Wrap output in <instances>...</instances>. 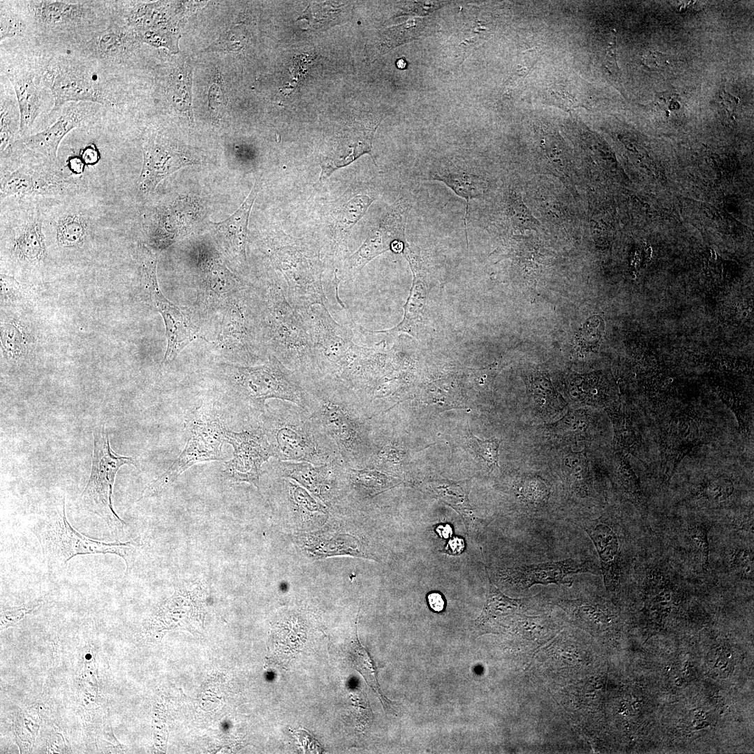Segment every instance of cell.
Returning <instances> with one entry per match:
<instances>
[{
	"mask_svg": "<svg viewBox=\"0 0 754 754\" xmlns=\"http://www.w3.org/2000/svg\"><path fill=\"white\" fill-rule=\"evenodd\" d=\"M55 163L47 161L38 165L23 164L1 173V201L9 197L62 194L75 188L69 177L52 166Z\"/></svg>",
	"mask_w": 754,
	"mask_h": 754,
	"instance_id": "obj_13",
	"label": "cell"
},
{
	"mask_svg": "<svg viewBox=\"0 0 754 754\" xmlns=\"http://www.w3.org/2000/svg\"><path fill=\"white\" fill-rule=\"evenodd\" d=\"M411 205L400 200L374 228L358 249L344 262L340 281H353L362 268L378 256L391 251L401 253L407 245L405 230Z\"/></svg>",
	"mask_w": 754,
	"mask_h": 754,
	"instance_id": "obj_10",
	"label": "cell"
},
{
	"mask_svg": "<svg viewBox=\"0 0 754 754\" xmlns=\"http://www.w3.org/2000/svg\"><path fill=\"white\" fill-rule=\"evenodd\" d=\"M6 75L17 101L20 113L19 135L23 137L42 112L46 87L37 61L27 66H11L7 70Z\"/></svg>",
	"mask_w": 754,
	"mask_h": 754,
	"instance_id": "obj_18",
	"label": "cell"
},
{
	"mask_svg": "<svg viewBox=\"0 0 754 754\" xmlns=\"http://www.w3.org/2000/svg\"><path fill=\"white\" fill-rule=\"evenodd\" d=\"M374 200L369 195L361 194L348 201L341 211L339 219L340 224L344 228L343 230L350 229L363 216Z\"/></svg>",
	"mask_w": 754,
	"mask_h": 754,
	"instance_id": "obj_33",
	"label": "cell"
},
{
	"mask_svg": "<svg viewBox=\"0 0 754 754\" xmlns=\"http://www.w3.org/2000/svg\"><path fill=\"white\" fill-rule=\"evenodd\" d=\"M519 493L525 501L533 504H541L548 498L549 488L539 478H528L520 483Z\"/></svg>",
	"mask_w": 754,
	"mask_h": 754,
	"instance_id": "obj_38",
	"label": "cell"
},
{
	"mask_svg": "<svg viewBox=\"0 0 754 754\" xmlns=\"http://www.w3.org/2000/svg\"><path fill=\"white\" fill-rule=\"evenodd\" d=\"M585 530L598 553L605 584L608 589L613 590L621 578L617 535L611 527L598 521L586 525Z\"/></svg>",
	"mask_w": 754,
	"mask_h": 754,
	"instance_id": "obj_24",
	"label": "cell"
},
{
	"mask_svg": "<svg viewBox=\"0 0 754 754\" xmlns=\"http://www.w3.org/2000/svg\"><path fill=\"white\" fill-rule=\"evenodd\" d=\"M45 87L52 93L50 113L61 111L68 103L89 102L103 105L115 103L110 78L84 57L54 56L37 61Z\"/></svg>",
	"mask_w": 754,
	"mask_h": 754,
	"instance_id": "obj_4",
	"label": "cell"
},
{
	"mask_svg": "<svg viewBox=\"0 0 754 754\" xmlns=\"http://www.w3.org/2000/svg\"><path fill=\"white\" fill-rule=\"evenodd\" d=\"M258 424L279 461L324 465L341 458L334 443L295 404L274 399L265 404Z\"/></svg>",
	"mask_w": 754,
	"mask_h": 754,
	"instance_id": "obj_2",
	"label": "cell"
},
{
	"mask_svg": "<svg viewBox=\"0 0 754 754\" xmlns=\"http://www.w3.org/2000/svg\"><path fill=\"white\" fill-rule=\"evenodd\" d=\"M753 555L746 549L739 550L734 555L733 566L735 570L746 578L753 577Z\"/></svg>",
	"mask_w": 754,
	"mask_h": 754,
	"instance_id": "obj_41",
	"label": "cell"
},
{
	"mask_svg": "<svg viewBox=\"0 0 754 754\" xmlns=\"http://www.w3.org/2000/svg\"><path fill=\"white\" fill-rule=\"evenodd\" d=\"M592 570L591 566L587 561L570 558L517 567L510 570L509 578L514 584L525 589L535 584L570 585L572 582L566 579L568 577Z\"/></svg>",
	"mask_w": 754,
	"mask_h": 754,
	"instance_id": "obj_20",
	"label": "cell"
},
{
	"mask_svg": "<svg viewBox=\"0 0 754 754\" xmlns=\"http://www.w3.org/2000/svg\"><path fill=\"white\" fill-rule=\"evenodd\" d=\"M563 471L566 479L577 494L587 495L590 485L589 465L586 455L581 452H572L563 460Z\"/></svg>",
	"mask_w": 754,
	"mask_h": 754,
	"instance_id": "obj_31",
	"label": "cell"
},
{
	"mask_svg": "<svg viewBox=\"0 0 754 754\" xmlns=\"http://www.w3.org/2000/svg\"><path fill=\"white\" fill-rule=\"evenodd\" d=\"M733 486L727 480H716L709 484L704 489V494L714 500H723L732 492Z\"/></svg>",
	"mask_w": 754,
	"mask_h": 754,
	"instance_id": "obj_42",
	"label": "cell"
},
{
	"mask_svg": "<svg viewBox=\"0 0 754 754\" xmlns=\"http://www.w3.org/2000/svg\"><path fill=\"white\" fill-rule=\"evenodd\" d=\"M142 151L143 165L138 186L147 195L153 192L166 177L185 166L200 163L201 161L186 149L173 146L156 135L147 138Z\"/></svg>",
	"mask_w": 754,
	"mask_h": 754,
	"instance_id": "obj_15",
	"label": "cell"
},
{
	"mask_svg": "<svg viewBox=\"0 0 754 754\" xmlns=\"http://www.w3.org/2000/svg\"><path fill=\"white\" fill-rule=\"evenodd\" d=\"M80 157L86 165H94L100 160V153L94 145H89L80 151Z\"/></svg>",
	"mask_w": 754,
	"mask_h": 754,
	"instance_id": "obj_45",
	"label": "cell"
},
{
	"mask_svg": "<svg viewBox=\"0 0 754 754\" xmlns=\"http://www.w3.org/2000/svg\"><path fill=\"white\" fill-rule=\"evenodd\" d=\"M430 177L444 183L457 195L466 200L464 218L465 228H466L469 200L480 198L485 193L487 188V182L480 176L454 167L452 169L432 171Z\"/></svg>",
	"mask_w": 754,
	"mask_h": 754,
	"instance_id": "obj_27",
	"label": "cell"
},
{
	"mask_svg": "<svg viewBox=\"0 0 754 754\" xmlns=\"http://www.w3.org/2000/svg\"><path fill=\"white\" fill-rule=\"evenodd\" d=\"M27 29V23L22 16L15 12L6 9L1 3V20H0V40L3 41L6 38L24 34Z\"/></svg>",
	"mask_w": 754,
	"mask_h": 754,
	"instance_id": "obj_34",
	"label": "cell"
},
{
	"mask_svg": "<svg viewBox=\"0 0 754 754\" xmlns=\"http://www.w3.org/2000/svg\"><path fill=\"white\" fill-rule=\"evenodd\" d=\"M1 79L0 149L1 153L10 148L19 135L20 113L15 94ZM20 136V135H19Z\"/></svg>",
	"mask_w": 754,
	"mask_h": 754,
	"instance_id": "obj_28",
	"label": "cell"
},
{
	"mask_svg": "<svg viewBox=\"0 0 754 754\" xmlns=\"http://www.w3.org/2000/svg\"><path fill=\"white\" fill-rule=\"evenodd\" d=\"M98 105L89 102L68 103L61 108L57 120L42 131L25 136L22 143L38 157L56 162L62 139L73 129L94 119Z\"/></svg>",
	"mask_w": 754,
	"mask_h": 754,
	"instance_id": "obj_16",
	"label": "cell"
},
{
	"mask_svg": "<svg viewBox=\"0 0 754 754\" xmlns=\"http://www.w3.org/2000/svg\"><path fill=\"white\" fill-rule=\"evenodd\" d=\"M586 416L582 411L568 413L555 424V432L561 436H581L587 427Z\"/></svg>",
	"mask_w": 754,
	"mask_h": 754,
	"instance_id": "obj_35",
	"label": "cell"
},
{
	"mask_svg": "<svg viewBox=\"0 0 754 754\" xmlns=\"http://www.w3.org/2000/svg\"><path fill=\"white\" fill-rule=\"evenodd\" d=\"M300 542L304 551L316 559L337 555L371 558L360 540L347 533H312L303 536Z\"/></svg>",
	"mask_w": 754,
	"mask_h": 754,
	"instance_id": "obj_25",
	"label": "cell"
},
{
	"mask_svg": "<svg viewBox=\"0 0 754 754\" xmlns=\"http://www.w3.org/2000/svg\"><path fill=\"white\" fill-rule=\"evenodd\" d=\"M67 165L70 171L75 175L83 172L86 166L80 156H70L67 160Z\"/></svg>",
	"mask_w": 754,
	"mask_h": 754,
	"instance_id": "obj_47",
	"label": "cell"
},
{
	"mask_svg": "<svg viewBox=\"0 0 754 754\" xmlns=\"http://www.w3.org/2000/svg\"><path fill=\"white\" fill-rule=\"evenodd\" d=\"M260 186L258 180L239 209L226 220L213 223L216 232L228 253L240 263L246 262L248 221L251 207Z\"/></svg>",
	"mask_w": 754,
	"mask_h": 754,
	"instance_id": "obj_22",
	"label": "cell"
},
{
	"mask_svg": "<svg viewBox=\"0 0 754 754\" xmlns=\"http://www.w3.org/2000/svg\"><path fill=\"white\" fill-rule=\"evenodd\" d=\"M140 255L143 281L150 298L161 314L165 326L168 341L162 362L172 361L182 350L198 336V329L188 314L170 302L161 291L156 278L157 254L143 244L140 245Z\"/></svg>",
	"mask_w": 754,
	"mask_h": 754,
	"instance_id": "obj_9",
	"label": "cell"
},
{
	"mask_svg": "<svg viewBox=\"0 0 754 754\" xmlns=\"http://www.w3.org/2000/svg\"><path fill=\"white\" fill-rule=\"evenodd\" d=\"M501 441L491 438L480 440L472 435L471 444L475 453L483 459L490 468L498 467V451Z\"/></svg>",
	"mask_w": 754,
	"mask_h": 754,
	"instance_id": "obj_37",
	"label": "cell"
},
{
	"mask_svg": "<svg viewBox=\"0 0 754 754\" xmlns=\"http://www.w3.org/2000/svg\"><path fill=\"white\" fill-rule=\"evenodd\" d=\"M464 548V540L461 538H454L451 539L445 547V552L453 555L461 553Z\"/></svg>",
	"mask_w": 754,
	"mask_h": 754,
	"instance_id": "obj_49",
	"label": "cell"
},
{
	"mask_svg": "<svg viewBox=\"0 0 754 754\" xmlns=\"http://www.w3.org/2000/svg\"><path fill=\"white\" fill-rule=\"evenodd\" d=\"M36 606V604L22 605L8 608L1 613V629L13 626L30 613Z\"/></svg>",
	"mask_w": 754,
	"mask_h": 754,
	"instance_id": "obj_40",
	"label": "cell"
},
{
	"mask_svg": "<svg viewBox=\"0 0 754 754\" xmlns=\"http://www.w3.org/2000/svg\"><path fill=\"white\" fill-rule=\"evenodd\" d=\"M12 228V251L16 258L29 263L44 258L46 249L43 220L38 210L25 214Z\"/></svg>",
	"mask_w": 754,
	"mask_h": 754,
	"instance_id": "obj_23",
	"label": "cell"
},
{
	"mask_svg": "<svg viewBox=\"0 0 754 754\" xmlns=\"http://www.w3.org/2000/svg\"><path fill=\"white\" fill-rule=\"evenodd\" d=\"M1 342L8 356L17 359L25 350L24 339L20 330L13 325H5L1 327Z\"/></svg>",
	"mask_w": 754,
	"mask_h": 754,
	"instance_id": "obj_36",
	"label": "cell"
},
{
	"mask_svg": "<svg viewBox=\"0 0 754 754\" xmlns=\"http://www.w3.org/2000/svg\"><path fill=\"white\" fill-rule=\"evenodd\" d=\"M436 531L443 538H448L452 534V528L449 525L439 526Z\"/></svg>",
	"mask_w": 754,
	"mask_h": 754,
	"instance_id": "obj_52",
	"label": "cell"
},
{
	"mask_svg": "<svg viewBox=\"0 0 754 754\" xmlns=\"http://www.w3.org/2000/svg\"><path fill=\"white\" fill-rule=\"evenodd\" d=\"M222 84L220 81L214 82L209 90V105L211 110L219 112L226 105Z\"/></svg>",
	"mask_w": 754,
	"mask_h": 754,
	"instance_id": "obj_43",
	"label": "cell"
},
{
	"mask_svg": "<svg viewBox=\"0 0 754 754\" xmlns=\"http://www.w3.org/2000/svg\"><path fill=\"white\" fill-rule=\"evenodd\" d=\"M226 442L233 457L226 463L223 473L232 482H247L258 489L262 465L272 457L267 440L259 427L239 432L226 431Z\"/></svg>",
	"mask_w": 754,
	"mask_h": 754,
	"instance_id": "obj_14",
	"label": "cell"
},
{
	"mask_svg": "<svg viewBox=\"0 0 754 754\" xmlns=\"http://www.w3.org/2000/svg\"><path fill=\"white\" fill-rule=\"evenodd\" d=\"M378 124L376 121L355 122L323 161L320 179H326L334 170L350 164L364 154H371L372 139Z\"/></svg>",
	"mask_w": 754,
	"mask_h": 754,
	"instance_id": "obj_21",
	"label": "cell"
},
{
	"mask_svg": "<svg viewBox=\"0 0 754 754\" xmlns=\"http://www.w3.org/2000/svg\"><path fill=\"white\" fill-rule=\"evenodd\" d=\"M675 99L676 98H674V94L672 96H670L668 94H661V96L659 97L660 103L658 104L661 105L663 108H667L666 110L672 109L671 106L672 103H677Z\"/></svg>",
	"mask_w": 754,
	"mask_h": 754,
	"instance_id": "obj_51",
	"label": "cell"
},
{
	"mask_svg": "<svg viewBox=\"0 0 754 754\" xmlns=\"http://www.w3.org/2000/svg\"><path fill=\"white\" fill-rule=\"evenodd\" d=\"M720 98L725 110L733 112L737 108L738 99L727 93L724 89L720 91Z\"/></svg>",
	"mask_w": 754,
	"mask_h": 754,
	"instance_id": "obj_48",
	"label": "cell"
},
{
	"mask_svg": "<svg viewBox=\"0 0 754 754\" xmlns=\"http://www.w3.org/2000/svg\"><path fill=\"white\" fill-rule=\"evenodd\" d=\"M267 290L265 337L271 353L297 376H311L320 373L302 316L291 306L276 284L271 283Z\"/></svg>",
	"mask_w": 754,
	"mask_h": 754,
	"instance_id": "obj_3",
	"label": "cell"
},
{
	"mask_svg": "<svg viewBox=\"0 0 754 754\" xmlns=\"http://www.w3.org/2000/svg\"><path fill=\"white\" fill-rule=\"evenodd\" d=\"M532 395L539 411L549 417L562 412L566 403L553 388L549 380L544 375H535L530 380Z\"/></svg>",
	"mask_w": 754,
	"mask_h": 754,
	"instance_id": "obj_29",
	"label": "cell"
},
{
	"mask_svg": "<svg viewBox=\"0 0 754 754\" xmlns=\"http://www.w3.org/2000/svg\"><path fill=\"white\" fill-rule=\"evenodd\" d=\"M616 39L614 36L612 42L611 41L609 45L607 50V61L610 68L616 71L618 70V66L616 62Z\"/></svg>",
	"mask_w": 754,
	"mask_h": 754,
	"instance_id": "obj_50",
	"label": "cell"
},
{
	"mask_svg": "<svg viewBox=\"0 0 754 754\" xmlns=\"http://www.w3.org/2000/svg\"><path fill=\"white\" fill-rule=\"evenodd\" d=\"M402 254L410 265L413 277L407 302L404 305L403 319L391 329L380 331L365 330L367 332L387 334L406 332L414 336L423 321L429 294L428 268L420 253L413 250L408 244Z\"/></svg>",
	"mask_w": 754,
	"mask_h": 754,
	"instance_id": "obj_19",
	"label": "cell"
},
{
	"mask_svg": "<svg viewBox=\"0 0 754 754\" xmlns=\"http://www.w3.org/2000/svg\"><path fill=\"white\" fill-rule=\"evenodd\" d=\"M642 61L649 68H661L667 64V56L658 52L649 51L644 54Z\"/></svg>",
	"mask_w": 754,
	"mask_h": 754,
	"instance_id": "obj_44",
	"label": "cell"
},
{
	"mask_svg": "<svg viewBox=\"0 0 754 754\" xmlns=\"http://www.w3.org/2000/svg\"><path fill=\"white\" fill-rule=\"evenodd\" d=\"M226 368L235 394L248 418H255L258 422L265 402L270 399L303 407V390L298 376L272 353L261 364H226Z\"/></svg>",
	"mask_w": 754,
	"mask_h": 754,
	"instance_id": "obj_5",
	"label": "cell"
},
{
	"mask_svg": "<svg viewBox=\"0 0 754 754\" xmlns=\"http://www.w3.org/2000/svg\"><path fill=\"white\" fill-rule=\"evenodd\" d=\"M299 313L310 334L319 372L335 377L353 343L352 330L337 323L325 305L315 304Z\"/></svg>",
	"mask_w": 754,
	"mask_h": 754,
	"instance_id": "obj_11",
	"label": "cell"
},
{
	"mask_svg": "<svg viewBox=\"0 0 754 754\" xmlns=\"http://www.w3.org/2000/svg\"><path fill=\"white\" fill-rule=\"evenodd\" d=\"M94 452L88 482L79 498L84 510L103 519L110 526H123L126 523L113 509L112 489L119 469L125 464L135 465L132 457L114 453L110 445L105 426L94 431Z\"/></svg>",
	"mask_w": 754,
	"mask_h": 754,
	"instance_id": "obj_7",
	"label": "cell"
},
{
	"mask_svg": "<svg viewBox=\"0 0 754 754\" xmlns=\"http://www.w3.org/2000/svg\"><path fill=\"white\" fill-rule=\"evenodd\" d=\"M427 601L430 608L436 612H442L445 608V600L443 596L438 592H432L427 596Z\"/></svg>",
	"mask_w": 754,
	"mask_h": 754,
	"instance_id": "obj_46",
	"label": "cell"
},
{
	"mask_svg": "<svg viewBox=\"0 0 754 754\" xmlns=\"http://www.w3.org/2000/svg\"><path fill=\"white\" fill-rule=\"evenodd\" d=\"M27 15L43 33L63 38L64 41L90 30L96 20L97 1H26Z\"/></svg>",
	"mask_w": 754,
	"mask_h": 754,
	"instance_id": "obj_12",
	"label": "cell"
},
{
	"mask_svg": "<svg viewBox=\"0 0 754 754\" xmlns=\"http://www.w3.org/2000/svg\"><path fill=\"white\" fill-rule=\"evenodd\" d=\"M520 604L521 600L505 596L489 579L487 603L478 623L486 631H492L497 626H505L508 621H512L519 614L517 611Z\"/></svg>",
	"mask_w": 754,
	"mask_h": 754,
	"instance_id": "obj_26",
	"label": "cell"
},
{
	"mask_svg": "<svg viewBox=\"0 0 754 754\" xmlns=\"http://www.w3.org/2000/svg\"><path fill=\"white\" fill-rule=\"evenodd\" d=\"M356 638V640L353 642L350 649L351 660L356 669L363 675L367 683L378 695L382 704L384 706H390V700L381 692L377 681L374 662L369 652L359 642L357 635Z\"/></svg>",
	"mask_w": 754,
	"mask_h": 754,
	"instance_id": "obj_32",
	"label": "cell"
},
{
	"mask_svg": "<svg viewBox=\"0 0 754 754\" xmlns=\"http://www.w3.org/2000/svg\"><path fill=\"white\" fill-rule=\"evenodd\" d=\"M31 531L39 542L44 558L59 566L77 555L110 554L123 559L127 574L137 556V549L131 542H105L89 538L75 530L66 518L65 496L53 514L34 525Z\"/></svg>",
	"mask_w": 754,
	"mask_h": 754,
	"instance_id": "obj_6",
	"label": "cell"
},
{
	"mask_svg": "<svg viewBox=\"0 0 754 754\" xmlns=\"http://www.w3.org/2000/svg\"><path fill=\"white\" fill-rule=\"evenodd\" d=\"M688 533L691 546L700 554L702 565L706 568L708 566L709 552L707 526L696 525L690 528Z\"/></svg>",
	"mask_w": 754,
	"mask_h": 754,
	"instance_id": "obj_39",
	"label": "cell"
},
{
	"mask_svg": "<svg viewBox=\"0 0 754 754\" xmlns=\"http://www.w3.org/2000/svg\"><path fill=\"white\" fill-rule=\"evenodd\" d=\"M226 431L216 416L198 410L189 424L190 436L184 450L168 469L143 490L140 500L159 494L195 464L223 459L221 448L226 442Z\"/></svg>",
	"mask_w": 754,
	"mask_h": 754,
	"instance_id": "obj_8",
	"label": "cell"
},
{
	"mask_svg": "<svg viewBox=\"0 0 754 754\" xmlns=\"http://www.w3.org/2000/svg\"><path fill=\"white\" fill-rule=\"evenodd\" d=\"M303 390V408L336 445L343 463L358 468L367 457L366 419L355 392L338 378L320 373L297 376Z\"/></svg>",
	"mask_w": 754,
	"mask_h": 754,
	"instance_id": "obj_1",
	"label": "cell"
},
{
	"mask_svg": "<svg viewBox=\"0 0 754 754\" xmlns=\"http://www.w3.org/2000/svg\"><path fill=\"white\" fill-rule=\"evenodd\" d=\"M343 464L341 458L324 465L278 460L272 464V470L281 477L295 480L325 504H331L339 496V471Z\"/></svg>",
	"mask_w": 754,
	"mask_h": 754,
	"instance_id": "obj_17",
	"label": "cell"
},
{
	"mask_svg": "<svg viewBox=\"0 0 754 754\" xmlns=\"http://www.w3.org/2000/svg\"><path fill=\"white\" fill-rule=\"evenodd\" d=\"M88 224L81 214L72 212L62 216L56 226L58 244L65 248L80 246L87 237Z\"/></svg>",
	"mask_w": 754,
	"mask_h": 754,
	"instance_id": "obj_30",
	"label": "cell"
}]
</instances>
